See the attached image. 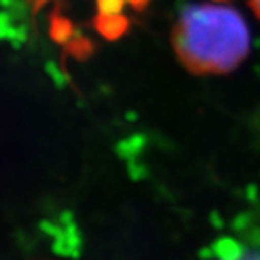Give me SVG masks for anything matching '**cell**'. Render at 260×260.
Instances as JSON below:
<instances>
[{
    "mask_svg": "<svg viewBox=\"0 0 260 260\" xmlns=\"http://www.w3.org/2000/svg\"><path fill=\"white\" fill-rule=\"evenodd\" d=\"M173 44L179 61L189 71L226 75L248 58L252 36L237 9L223 2H201L181 12Z\"/></svg>",
    "mask_w": 260,
    "mask_h": 260,
    "instance_id": "6da1fadb",
    "label": "cell"
},
{
    "mask_svg": "<svg viewBox=\"0 0 260 260\" xmlns=\"http://www.w3.org/2000/svg\"><path fill=\"white\" fill-rule=\"evenodd\" d=\"M220 260H260V250L235 248V250H232L226 257H221Z\"/></svg>",
    "mask_w": 260,
    "mask_h": 260,
    "instance_id": "7a4b0ae2",
    "label": "cell"
},
{
    "mask_svg": "<svg viewBox=\"0 0 260 260\" xmlns=\"http://www.w3.org/2000/svg\"><path fill=\"white\" fill-rule=\"evenodd\" d=\"M123 0H98L103 17H117L122 9Z\"/></svg>",
    "mask_w": 260,
    "mask_h": 260,
    "instance_id": "3957f363",
    "label": "cell"
},
{
    "mask_svg": "<svg viewBox=\"0 0 260 260\" xmlns=\"http://www.w3.org/2000/svg\"><path fill=\"white\" fill-rule=\"evenodd\" d=\"M248 2H250L252 12L255 14V17L260 20V0H248Z\"/></svg>",
    "mask_w": 260,
    "mask_h": 260,
    "instance_id": "277c9868",
    "label": "cell"
}]
</instances>
